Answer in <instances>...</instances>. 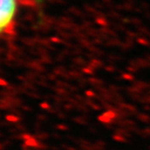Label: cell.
<instances>
[{
  "label": "cell",
  "instance_id": "obj_1",
  "mask_svg": "<svg viewBox=\"0 0 150 150\" xmlns=\"http://www.w3.org/2000/svg\"><path fill=\"white\" fill-rule=\"evenodd\" d=\"M17 11V0H0V35L13 25Z\"/></svg>",
  "mask_w": 150,
  "mask_h": 150
}]
</instances>
